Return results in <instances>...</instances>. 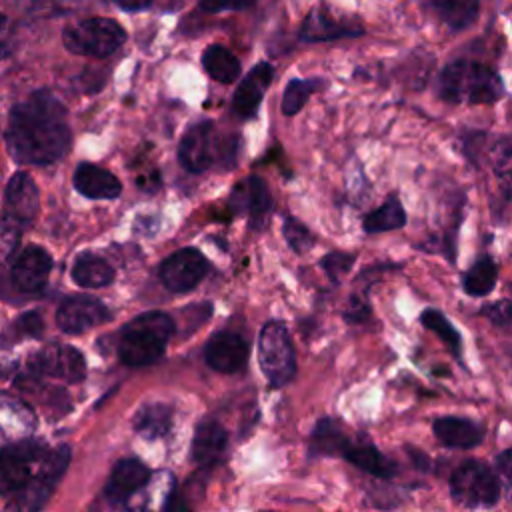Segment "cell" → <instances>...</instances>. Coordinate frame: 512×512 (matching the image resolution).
Here are the masks:
<instances>
[{"instance_id":"31","label":"cell","mask_w":512,"mask_h":512,"mask_svg":"<svg viewBox=\"0 0 512 512\" xmlns=\"http://www.w3.org/2000/svg\"><path fill=\"white\" fill-rule=\"evenodd\" d=\"M420 322L426 330L438 334V338L450 348V352L462 360V336L460 332L454 328V324L450 322V318L446 314H442L440 310L436 308H426L422 314H420Z\"/></svg>"},{"instance_id":"41","label":"cell","mask_w":512,"mask_h":512,"mask_svg":"<svg viewBox=\"0 0 512 512\" xmlns=\"http://www.w3.org/2000/svg\"><path fill=\"white\" fill-rule=\"evenodd\" d=\"M406 452H408V456L412 458V464H414L418 470H422V472H428V470H430V466H428L430 460H428V456H426L422 450L408 446Z\"/></svg>"},{"instance_id":"40","label":"cell","mask_w":512,"mask_h":512,"mask_svg":"<svg viewBox=\"0 0 512 512\" xmlns=\"http://www.w3.org/2000/svg\"><path fill=\"white\" fill-rule=\"evenodd\" d=\"M494 464H496L498 474H500V476L508 482V486L512 488V448L500 452V454L496 456Z\"/></svg>"},{"instance_id":"27","label":"cell","mask_w":512,"mask_h":512,"mask_svg":"<svg viewBox=\"0 0 512 512\" xmlns=\"http://www.w3.org/2000/svg\"><path fill=\"white\" fill-rule=\"evenodd\" d=\"M72 280L82 288H104L114 280V270L104 258L82 254L72 266Z\"/></svg>"},{"instance_id":"24","label":"cell","mask_w":512,"mask_h":512,"mask_svg":"<svg viewBox=\"0 0 512 512\" xmlns=\"http://www.w3.org/2000/svg\"><path fill=\"white\" fill-rule=\"evenodd\" d=\"M432 10L452 32H462L476 22L480 0H432Z\"/></svg>"},{"instance_id":"3","label":"cell","mask_w":512,"mask_h":512,"mask_svg":"<svg viewBox=\"0 0 512 512\" xmlns=\"http://www.w3.org/2000/svg\"><path fill=\"white\" fill-rule=\"evenodd\" d=\"M174 334V320L166 312H144L120 332L118 356L126 366H146L158 360Z\"/></svg>"},{"instance_id":"28","label":"cell","mask_w":512,"mask_h":512,"mask_svg":"<svg viewBox=\"0 0 512 512\" xmlns=\"http://www.w3.org/2000/svg\"><path fill=\"white\" fill-rule=\"evenodd\" d=\"M202 66L210 78L222 84H232L240 76V60L220 44H212L204 50Z\"/></svg>"},{"instance_id":"16","label":"cell","mask_w":512,"mask_h":512,"mask_svg":"<svg viewBox=\"0 0 512 512\" xmlns=\"http://www.w3.org/2000/svg\"><path fill=\"white\" fill-rule=\"evenodd\" d=\"M50 270V254L40 246H28L12 264V282L22 292H38L46 286Z\"/></svg>"},{"instance_id":"32","label":"cell","mask_w":512,"mask_h":512,"mask_svg":"<svg viewBox=\"0 0 512 512\" xmlns=\"http://www.w3.org/2000/svg\"><path fill=\"white\" fill-rule=\"evenodd\" d=\"M322 86L320 78H292L282 96V112L286 116H294L306 104L312 92Z\"/></svg>"},{"instance_id":"2","label":"cell","mask_w":512,"mask_h":512,"mask_svg":"<svg viewBox=\"0 0 512 512\" xmlns=\"http://www.w3.org/2000/svg\"><path fill=\"white\" fill-rule=\"evenodd\" d=\"M438 94L452 104H494L504 96V84L490 66L458 58L442 68Z\"/></svg>"},{"instance_id":"19","label":"cell","mask_w":512,"mask_h":512,"mask_svg":"<svg viewBox=\"0 0 512 512\" xmlns=\"http://www.w3.org/2000/svg\"><path fill=\"white\" fill-rule=\"evenodd\" d=\"M434 436L448 448L470 450L484 440V428L460 416H440L432 422Z\"/></svg>"},{"instance_id":"21","label":"cell","mask_w":512,"mask_h":512,"mask_svg":"<svg viewBox=\"0 0 512 512\" xmlns=\"http://www.w3.org/2000/svg\"><path fill=\"white\" fill-rule=\"evenodd\" d=\"M74 188L86 196V198H92V200H112V198H118L120 192H122V184L118 182V178L96 166V164H80L74 172Z\"/></svg>"},{"instance_id":"17","label":"cell","mask_w":512,"mask_h":512,"mask_svg":"<svg viewBox=\"0 0 512 512\" xmlns=\"http://www.w3.org/2000/svg\"><path fill=\"white\" fill-rule=\"evenodd\" d=\"M274 76V70L268 62H258L238 84L234 98H232V108L240 118H252L262 102V96L266 88L270 86Z\"/></svg>"},{"instance_id":"37","label":"cell","mask_w":512,"mask_h":512,"mask_svg":"<svg viewBox=\"0 0 512 512\" xmlns=\"http://www.w3.org/2000/svg\"><path fill=\"white\" fill-rule=\"evenodd\" d=\"M256 0H198L200 10L204 12H226V10H246L254 6Z\"/></svg>"},{"instance_id":"34","label":"cell","mask_w":512,"mask_h":512,"mask_svg":"<svg viewBox=\"0 0 512 512\" xmlns=\"http://www.w3.org/2000/svg\"><path fill=\"white\" fill-rule=\"evenodd\" d=\"M354 260H356L354 254H348V252H330V254H326V256L322 258L320 266L324 268V272L328 274V278L338 284V282L346 276V272L352 268Z\"/></svg>"},{"instance_id":"33","label":"cell","mask_w":512,"mask_h":512,"mask_svg":"<svg viewBox=\"0 0 512 512\" xmlns=\"http://www.w3.org/2000/svg\"><path fill=\"white\" fill-rule=\"evenodd\" d=\"M284 238L288 242V246L296 252V254H304L314 246V234L296 218H286L284 226H282Z\"/></svg>"},{"instance_id":"30","label":"cell","mask_w":512,"mask_h":512,"mask_svg":"<svg viewBox=\"0 0 512 512\" xmlns=\"http://www.w3.org/2000/svg\"><path fill=\"white\" fill-rule=\"evenodd\" d=\"M244 188H246V210H248L252 226L254 228L266 226V218L272 208V196H270L266 182L258 176H252V178H248Z\"/></svg>"},{"instance_id":"39","label":"cell","mask_w":512,"mask_h":512,"mask_svg":"<svg viewBox=\"0 0 512 512\" xmlns=\"http://www.w3.org/2000/svg\"><path fill=\"white\" fill-rule=\"evenodd\" d=\"M14 50V28L8 16L0 12V60L10 56Z\"/></svg>"},{"instance_id":"8","label":"cell","mask_w":512,"mask_h":512,"mask_svg":"<svg viewBox=\"0 0 512 512\" xmlns=\"http://www.w3.org/2000/svg\"><path fill=\"white\" fill-rule=\"evenodd\" d=\"M208 272L206 256L196 248L176 250L160 268L162 284L172 292H190Z\"/></svg>"},{"instance_id":"36","label":"cell","mask_w":512,"mask_h":512,"mask_svg":"<svg viewBox=\"0 0 512 512\" xmlns=\"http://www.w3.org/2000/svg\"><path fill=\"white\" fill-rule=\"evenodd\" d=\"M480 314H482L484 318H488L490 322H494L496 326L512 324V300L502 298V300L490 302V304L482 306Z\"/></svg>"},{"instance_id":"25","label":"cell","mask_w":512,"mask_h":512,"mask_svg":"<svg viewBox=\"0 0 512 512\" xmlns=\"http://www.w3.org/2000/svg\"><path fill=\"white\" fill-rule=\"evenodd\" d=\"M406 224V210L400 202L398 196H388L378 208L368 212L362 220V228L368 234H380V232H390L398 230Z\"/></svg>"},{"instance_id":"4","label":"cell","mask_w":512,"mask_h":512,"mask_svg":"<svg viewBox=\"0 0 512 512\" xmlns=\"http://www.w3.org/2000/svg\"><path fill=\"white\" fill-rule=\"evenodd\" d=\"M126 40V30L112 18H84L62 32V42L68 52L80 56L106 58L116 52Z\"/></svg>"},{"instance_id":"13","label":"cell","mask_w":512,"mask_h":512,"mask_svg":"<svg viewBox=\"0 0 512 512\" xmlns=\"http://www.w3.org/2000/svg\"><path fill=\"white\" fill-rule=\"evenodd\" d=\"M34 368L40 374H46L50 378H58V380H64L70 384L80 382L86 376L84 356L76 348L64 346V344L46 346L36 356Z\"/></svg>"},{"instance_id":"5","label":"cell","mask_w":512,"mask_h":512,"mask_svg":"<svg viewBox=\"0 0 512 512\" xmlns=\"http://www.w3.org/2000/svg\"><path fill=\"white\" fill-rule=\"evenodd\" d=\"M450 496L464 508H492L500 498L498 474L482 460H464L450 476Z\"/></svg>"},{"instance_id":"12","label":"cell","mask_w":512,"mask_h":512,"mask_svg":"<svg viewBox=\"0 0 512 512\" xmlns=\"http://www.w3.org/2000/svg\"><path fill=\"white\" fill-rule=\"evenodd\" d=\"M178 158L190 172H202L212 166L216 158V136L212 122H198L182 136Z\"/></svg>"},{"instance_id":"20","label":"cell","mask_w":512,"mask_h":512,"mask_svg":"<svg viewBox=\"0 0 512 512\" xmlns=\"http://www.w3.org/2000/svg\"><path fill=\"white\" fill-rule=\"evenodd\" d=\"M342 458L380 480H392L398 474L396 462L382 454L370 440H350L342 452Z\"/></svg>"},{"instance_id":"18","label":"cell","mask_w":512,"mask_h":512,"mask_svg":"<svg viewBox=\"0 0 512 512\" xmlns=\"http://www.w3.org/2000/svg\"><path fill=\"white\" fill-rule=\"evenodd\" d=\"M148 480H150V470L140 460L136 458L120 460L106 482L104 494L112 502H126L136 492H140Z\"/></svg>"},{"instance_id":"38","label":"cell","mask_w":512,"mask_h":512,"mask_svg":"<svg viewBox=\"0 0 512 512\" xmlns=\"http://www.w3.org/2000/svg\"><path fill=\"white\" fill-rule=\"evenodd\" d=\"M16 328H18V334H24V336H40L42 330H44V322H42V316L36 314V312H26L22 314L18 320H16Z\"/></svg>"},{"instance_id":"11","label":"cell","mask_w":512,"mask_h":512,"mask_svg":"<svg viewBox=\"0 0 512 512\" xmlns=\"http://www.w3.org/2000/svg\"><path fill=\"white\" fill-rule=\"evenodd\" d=\"M364 28L346 18H336L324 8H312L300 26V40L304 42H332L340 38L362 36Z\"/></svg>"},{"instance_id":"22","label":"cell","mask_w":512,"mask_h":512,"mask_svg":"<svg viewBox=\"0 0 512 512\" xmlns=\"http://www.w3.org/2000/svg\"><path fill=\"white\" fill-rule=\"evenodd\" d=\"M228 434L224 426L216 420H204L198 424L192 440V458L196 464H212L218 460L226 448Z\"/></svg>"},{"instance_id":"7","label":"cell","mask_w":512,"mask_h":512,"mask_svg":"<svg viewBox=\"0 0 512 512\" xmlns=\"http://www.w3.org/2000/svg\"><path fill=\"white\" fill-rule=\"evenodd\" d=\"M48 454L38 440L24 438L0 448V494L22 490L34 476V466H40Z\"/></svg>"},{"instance_id":"42","label":"cell","mask_w":512,"mask_h":512,"mask_svg":"<svg viewBox=\"0 0 512 512\" xmlns=\"http://www.w3.org/2000/svg\"><path fill=\"white\" fill-rule=\"evenodd\" d=\"M114 4L126 12H142L150 8L152 0H114Z\"/></svg>"},{"instance_id":"9","label":"cell","mask_w":512,"mask_h":512,"mask_svg":"<svg viewBox=\"0 0 512 512\" xmlns=\"http://www.w3.org/2000/svg\"><path fill=\"white\" fill-rule=\"evenodd\" d=\"M108 318V308L98 298L86 294L66 298L56 310V324L68 334L86 332L94 326L104 324Z\"/></svg>"},{"instance_id":"26","label":"cell","mask_w":512,"mask_h":512,"mask_svg":"<svg viewBox=\"0 0 512 512\" xmlns=\"http://www.w3.org/2000/svg\"><path fill=\"white\" fill-rule=\"evenodd\" d=\"M170 426H172V410L162 402L144 404L134 416V430L146 440H156L166 436L170 432Z\"/></svg>"},{"instance_id":"14","label":"cell","mask_w":512,"mask_h":512,"mask_svg":"<svg viewBox=\"0 0 512 512\" xmlns=\"http://www.w3.org/2000/svg\"><path fill=\"white\" fill-rule=\"evenodd\" d=\"M204 356H206V362L210 364V368L224 372V374H232V372H238L246 364L248 344L240 334L222 330L208 340Z\"/></svg>"},{"instance_id":"15","label":"cell","mask_w":512,"mask_h":512,"mask_svg":"<svg viewBox=\"0 0 512 512\" xmlns=\"http://www.w3.org/2000/svg\"><path fill=\"white\" fill-rule=\"evenodd\" d=\"M34 428V410L24 400L0 392V444H12L30 438Z\"/></svg>"},{"instance_id":"1","label":"cell","mask_w":512,"mask_h":512,"mask_svg":"<svg viewBox=\"0 0 512 512\" xmlns=\"http://www.w3.org/2000/svg\"><path fill=\"white\" fill-rule=\"evenodd\" d=\"M4 136L10 156L20 164L56 162L72 142L66 108L48 90H38L12 108Z\"/></svg>"},{"instance_id":"29","label":"cell","mask_w":512,"mask_h":512,"mask_svg":"<svg viewBox=\"0 0 512 512\" xmlns=\"http://www.w3.org/2000/svg\"><path fill=\"white\" fill-rule=\"evenodd\" d=\"M498 280V266L492 258L482 256L478 258L462 276V288L468 296H486L494 290Z\"/></svg>"},{"instance_id":"10","label":"cell","mask_w":512,"mask_h":512,"mask_svg":"<svg viewBox=\"0 0 512 512\" xmlns=\"http://www.w3.org/2000/svg\"><path fill=\"white\" fill-rule=\"evenodd\" d=\"M40 208V194L34 180L26 172H18L10 178L4 192V218L28 228Z\"/></svg>"},{"instance_id":"6","label":"cell","mask_w":512,"mask_h":512,"mask_svg":"<svg viewBox=\"0 0 512 512\" xmlns=\"http://www.w3.org/2000/svg\"><path fill=\"white\" fill-rule=\"evenodd\" d=\"M258 362L272 386H284L294 378L296 356L284 322L270 320L262 326L258 336Z\"/></svg>"},{"instance_id":"35","label":"cell","mask_w":512,"mask_h":512,"mask_svg":"<svg viewBox=\"0 0 512 512\" xmlns=\"http://www.w3.org/2000/svg\"><path fill=\"white\" fill-rule=\"evenodd\" d=\"M22 230L24 228H20L18 224H14L2 216V220H0V264H6L12 258L16 246L20 242Z\"/></svg>"},{"instance_id":"23","label":"cell","mask_w":512,"mask_h":512,"mask_svg":"<svg viewBox=\"0 0 512 512\" xmlns=\"http://www.w3.org/2000/svg\"><path fill=\"white\" fill-rule=\"evenodd\" d=\"M350 438L344 434L340 424L332 418H320L310 436L312 456H342Z\"/></svg>"}]
</instances>
